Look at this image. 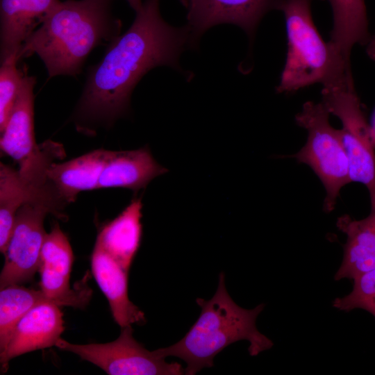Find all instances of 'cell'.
Masks as SVG:
<instances>
[{"instance_id": "cell-6", "label": "cell", "mask_w": 375, "mask_h": 375, "mask_svg": "<svg viewBox=\"0 0 375 375\" xmlns=\"http://www.w3.org/2000/svg\"><path fill=\"white\" fill-rule=\"evenodd\" d=\"M322 102L330 114L340 119L339 129L346 149L351 182L367 188L371 208L375 207V147L356 93L352 74L323 86Z\"/></svg>"}, {"instance_id": "cell-24", "label": "cell", "mask_w": 375, "mask_h": 375, "mask_svg": "<svg viewBox=\"0 0 375 375\" xmlns=\"http://www.w3.org/2000/svg\"><path fill=\"white\" fill-rule=\"evenodd\" d=\"M366 51L368 56L375 61V35L370 38L367 43Z\"/></svg>"}, {"instance_id": "cell-22", "label": "cell", "mask_w": 375, "mask_h": 375, "mask_svg": "<svg viewBox=\"0 0 375 375\" xmlns=\"http://www.w3.org/2000/svg\"><path fill=\"white\" fill-rule=\"evenodd\" d=\"M17 56L12 55L1 62L0 68V131L8 120L19 93L24 71L17 67Z\"/></svg>"}, {"instance_id": "cell-26", "label": "cell", "mask_w": 375, "mask_h": 375, "mask_svg": "<svg viewBox=\"0 0 375 375\" xmlns=\"http://www.w3.org/2000/svg\"><path fill=\"white\" fill-rule=\"evenodd\" d=\"M371 130H372V134L373 138V141L375 147V112L373 115L372 119V124L370 125Z\"/></svg>"}, {"instance_id": "cell-20", "label": "cell", "mask_w": 375, "mask_h": 375, "mask_svg": "<svg viewBox=\"0 0 375 375\" xmlns=\"http://www.w3.org/2000/svg\"><path fill=\"white\" fill-rule=\"evenodd\" d=\"M44 303L56 301L46 296L41 290H36L10 285L0 292V352L7 346L12 333L19 321L32 308Z\"/></svg>"}, {"instance_id": "cell-1", "label": "cell", "mask_w": 375, "mask_h": 375, "mask_svg": "<svg viewBox=\"0 0 375 375\" xmlns=\"http://www.w3.org/2000/svg\"><path fill=\"white\" fill-rule=\"evenodd\" d=\"M159 1L146 0L129 28L89 69L78 108L82 119L112 123L126 113L132 92L147 72L160 65L179 68L181 53L192 44L190 29L167 24Z\"/></svg>"}, {"instance_id": "cell-11", "label": "cell", "mask_w": 375, "mask_h": 375, "mask_svg": "<svg viewBox=\"0 0 375 375\" xmlns=\"http://www.w3.org/2000/svg\"><path fill=\"white\" fill-rule=\"evenodd\" d=\"M63 314L53 303L38 305L17 323L5 349L0 352L3 372L12 358L24 353L56 346L65 330Z\"/></svg>"}, {"instance_id": "cell-3", "label": "cell", "mask_w": 375, "mask_h": 375, "mask_svg": "<svg viewBox=\"0 0 375 375\" xmlns=\"http://www.w3.org/2000/svg\"><path fill=\"white\" fill-rule=\"evenodd\" d=\"M201 314L185 335L176 343L156 349L163 358L175 356L186 363L185 374L194 375L213 366L214 358L228 345L240 340L249 342L251 356L269 349L274 343L257 328L256 319L262 311V303L245 309L231 299L225 285L223 272L219 274L216 292L209 300L197 298Z\"/></svg>"}, {"instance_id": "cell-19", "label": "cell", "mask_w": 375, "mask_h": 375, "mask_svg": "<svg viewBox=\"0 0 375 375\" xmlns=\"http://www.w3.org/2000/svg\"><path fill=\"white\" fill-rule=\"evenodd\" d=\"M333 11L330 42L350 62L351 49L356 44L370 40L365 0H328Z\"/></svg>"}, {"instance_id": "cell-13", "label": "cell", "mask_w": 375, "mask_h": 375, "mask_svg": "<svg viewBox=\"0 0 375 375\" xmlns=\"http://www.w3.org/2000/svg\"><path fill=\"white\" fill-rule=\"evenodd\" d=\"M59 0H0L1 62L17 56L23 44Z\"/></svg>"}, {"instance_id": "cell-9", "label": "cell", "mask_w": 375, "mask_h": 375, "mask_svg": "<svg viewBox=\"0 0 375 375\" xmlns=\"http://www.w3.org/2000/svg\"><path fill=\"white\" fill-rule=\"evenodd\" d=\"M73 251L66 235L55 223L47 233L41 249L38 272L42 292L60 306L82 308L90 299L91 290L86 285L71 289L69 278Z\"/></svg>"}, {"instance_id": "cell-23", "label": "cell", "mask_w": 375, "mask_h": 375, "mask_svg": "<svg viewBox=\"0 0 375 375\" xmlns=\"http://www.w3.org/2000/svg\"><path fill=\"white\" fill-rule=\"evenodd\" d=\"M351 291L336 298L333 306L336 309L349 312L362 309L375 317V268L362 273L353 279Z\"/></svg>"}, {"instance_id": "cell-4", "label": "cell", "mask_w": 375, "mask_h": 375, "mask_svg": "<svg viewBox=\"0 0 375 375\" xmlns=\"http://www.w3.org/2000/svg\"><path fill=\"white\" fill-rule=\"evenodd\" d=\"M275 8L284 14L288 41L278 92H294L317 83L324 86L351 74V62L319 33L310 0H278Z\"/></svg>"}, {"instance_id": "cell-5", "label": "cell", "mask_w": 375, "mask_h": 375, "mask_svg": "<svg viewBox=\"0 0 375 375\" xmlns=\"http://www.w3.org/2000/svg\"><path fill=\"white\" fill-rule=\"evenodd\" d=\"M329 115L322 102L303 105L295 122L307 131V141L289 156L309 166L319 178L326 192L323 209L326 212L334 210L341 189L351 182L349 158L340 131L331 125Z\"/></svg>"}, {"instance_id": "cell-10", "label": "cell", "mask_w": 375, "mask_h": 375, "mask_svg": "<svg viewBox=\"0 0 375 375\" xmlns=\"http://www.w3.org/2000/svg\"><path fill=\"white\" fill-rule=\"evenodd\" d=\"M187 8L192 44L206 31L221 24H232L251 35L260 20L278 0H181Z\"/></svg>"}, {"instance_id": "cell-25", "label": "cell", "mask_w": 375, "mask_h": 375, "mask_svg": "<svg viewBox=\"0 0 375 375\" xmlns=\"http://www.w3.org/2000/svg\"><path fill=\"white\" fill-rule=\"evenodd\" d=\"M129 6L136 12L139 11L143 3L142 0H126Z\"/></svg>"}, {"instance_id": "cell-2", "label": "cell", "mask_w": 375, "mask_h": 375, "mask_svg": "<svg viewBox=\"0 0 375 375\" xmlns=\"http://www.w3.org/2000/svg\"><path fill=\"white\" fill-rule=\"evenodd\" d=\"M111 1H59L24 42L18 61L37 54L49 77L78 74L94 48L119 35L122 24L112 14Z\"/></svg>"}, {"instance_id": "cell-18", "label": "cell", "mask_w": 375, "mask_h": 375, "mask_svg": "<svg viewBox=\"0 0 375 375\" xmlns=\"http://www.w3.org/2000/svg\"><path fill=\"white\" fill-rule=\"evenodd\" d=\"M110 151L96 149L61 163H52L49 179L69 204L83 191L98 189L99 181Z\"/></svg>"}, {"instance_id": "cell-8", "label": "cell", "mask_w": 375, "mask_h": 375, "mask_svg": "<svg viewBox=\"0 0 375 375\" xmlns=\"http://www.w3.org/2000/svg\"><path fill=\"white\" fill-rule=\"evenodd\" d=\"M51 214L45 206L27 201L17 212L12 233L4 253L0 288L32 281L38 270L41 249L47 233L44 220Z\"/></svg>"}, {"instance_id": "cell-12", "label": "cell", "mask_w": 375, "mask_h": 375, "mask_svg": "<svg viewBox=\"0 0 375 375\" xmlns=\"http://www.w3.org/2000/svg\"><path fill=\"white\" fill-rule=\"evenodd\" d=\"M92 275L107 298L115 322L123 328L146 322L144 312L128 296V275L113 257L95 243L91 256Z\"/></svg>"}, {"instance_id": "cell-21", "label": "cell", "mask_w": 375, "mask_h": 375, "mask_svg": "<svg viewBox=\"0 0 375 375\" xmlns=\"http://www.w3.org/2000/svg\"><path fill=\"white\" fill-rule=\"evenodd\" d=\"M27 193L18 170L0 163V251L5 253L10 239L16 215L27 201Z\"/></svg>"}, {"instance_id": "cell-17", "label": "cell", "mask_w": 375, "mask_h": 375, "mask_svg": "<svg viewBox=\"0 0 375 375\" xmlns=\"http://www.w3.org/2000/svg\"><path fill=\"white\" fill-rule=\"evenodd\" d=\"M142 203L135 198L99 232L96 244L129 271L141 243Z\"/></svg>"}, {"instance_id": "cell-15", "label": "cell", "mask_w": 375, "mask_h": 375, "mask_svg": "<svg viewBox=\"0 0 375 375\" xmlns=\"http://www.w3.org/2000/svg\"><path fill=\"white\" fill-rule=\"evenodd\" d=\"M338 228L346 235L343 258L334 278L353 280L375 268V207L369 215L357 220L347 215L338 219Z\"/></svg>"}, {"instance_id": "cell-14", "label": "cell", "mask_w": 375, "mask_h": 375, "mask_svg": "<svg viewBox=\"0 0 375 375\" xmlns=\"http://www.w3.org/2000/svg\"><path fill=\"white\" fill-rule=\"evenodd\" d=\"M167 172L154 159L147 147L129 151H110L98 189L118 188L138 192Z\"/></svg>"}, {"instance_id": "cell-7", "label": "cell", "mask_w": 375, "mask_h": 375, "mask_svg": "<svg viewBox=\"0 0 375 375\" xmlns=\"http://www.w3.org/2000/svg\"><path fill=\"white\" fill-rule=\"evenodd\" d=\"M131 325L121 328L119 337L103 344H76L60 338L56 347L74 353L110 375H181L185 369L169 363L157 350L149 351L133 335Z\"/></svg>"}, {"instance_id": "cell-16", "label": "cell", "mask_w": 375, "mask_h": 375, "mask_svg": "<svg viewBox=\"0 0 375 375\" xmlns=\"http://www.w3.org/2000/svg\"><path fill=\"white\" fill-rule=\"evenodd\" d=\"M35 77L24 71L21 89L4 129L0 149L19 165L36 149L33 129V88Z\"/></svg>"}]
</instances>
